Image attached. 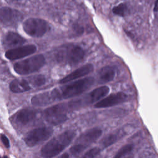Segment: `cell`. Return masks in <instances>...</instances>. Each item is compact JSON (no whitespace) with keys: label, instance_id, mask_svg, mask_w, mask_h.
<instances>
[{"label":"cell","instance_id":"obj_1","mask_svg":"<svg viewBox=\"0 0 158 158\" xmlns=\"http://www.w3.org/2000/svg\"><path fill=\"white\" fill-rule=\"evenodd\" d=\"M94 83L93 77H88L49 91L53 102L80 95L88 89Z\"/></svg>","mask_w":158,"mask_h":158},{"label":"cell","instance_id":"obj_2","mask_svg":"<svg viewBox=\"0 0 158 158\" xmlns=\"http://www.w3.org/2000/svg\"><path fill=\"white\" fill-rule=\"evenodd\" d=\"M75 136V132L73 130H67L60 133L43 146L41 156L44 158L55 157L70 144Z\"/></svg>","mask_w":158,"mask_h":158},{"label":"cell","instance_id":"obj_3","mask_svg":"<svg viewBox=\"0 0 158 158\" xmlns=\"http://www.w3.org/2000/svg\"><path fill=\"white\" fill-rule=\"evenodd\" d=\"M85 52L83 49L77 45L69 44L62 46L56 52L57 61L74 65L78 64L84 57Z\"/></svg>","mask_w":158,"mask_h":158},{"label":"cell","instance_id":"obj_4","mask_svg":"<svg viewBox=\"0 0 158 158\" xmlns=\"http://www.w3.org/2000/svg\"><path fill=\"white\" fill-rule=\"evenodd\" d=\"M45 58L42 54H38L15 63V72L20 75H26L40 70L45 64Z\"/></svg>","mask_w":158,"mask_h":158},{"label":"cell","instance_id":"obj_5","mask_svg":"<svg viewBox=\"0 0 158 158\" xmlns=\"http://www.w3.org/2000/svg\"><path fill=\"white\" fill-rule=\"evenodd\" d=\"M67 105L59 104L45 109L43 112V117L49 123L58 125L67 120Z\"/></svg>","mask_w":158,"mask_h":158},{"label":"cell","instance_id":"obj_6","mask_svg":"<svg viewBox=\"0 0 158 158\" xmlns=\"http://www.w3.org/2000/svg\"><path fill=\"white\" fill-rule=\"evenodd\" d=\"M48 28V22L38 18H30L23 23L24 31L30 36L34 38L43 36L47 32Z\"/></svg>","mask_w":158,"mask_h":158},{"label":"cell","instance_id":"obj_7","mask_svg":"<svg viewBox=\"0 0 158 158\" xmlns=\"http://www.w3.org/2000/svg\"><path fill=\"white\" fill-rule=\"evenodd\" d=\"M53 129L50 127H41L28 131L24 136V141L29 147L35 146L48 139L52 134Z\"/></svg>","mask_w":158,"mask_h":158},{"label":"cell","instance_id":"obj_8","mask_svg":"<svg viewBox=\"0 0 158 158\" xmlns=\"http://www.w3.org/2000/svg\"><path fill=\"white\" fill-rule=\"evenodd\" d=\"M109 92V88L107 86H102L98 87L92 91L85 95L82 98L70 102L69 104V107L76 108L77 107H81L98 102L106 96Z\"/></svg>","mask_w":158,"mask_h":158},{"label":"cell","instance_id":"obj_9","mask_svg":"<svg viewBox=\"0 0 158 158\" xmlns=\"http://www.w3.org/2000/svg\"><path fill=\"white\" fill-rule=\"evenodd\" d=\"M22 13L14 9L9 7L0 8V22L4 25L14 27L22 20Z\"/></svg>","mask_w":158,"mask_h":158},{"label":"cell","instance_id":"obj_10","mask_svg":"<svg viewBox=\"0 0 158 158\" xmlns=\"http://www.w3.org/2000/svg\"><path fill=\"white\" fill-rule=\"evenodd\" d=\"M36 110L25 108L19 110L15 112L11 117V122L17 127H24L33 121L36 116Z\"/></svg>","mask_w":158,"mask_h":158},{"label":"cell","instance_id":"obj_11","mask_svg":"<svg viewBox=\"0 0 158 158\" xmlns=\"http://www.w3.org/2000/svg\"><path fill=\"white\" fill-rule=\"evenodd\" d=\"M36 50V46L29 44L9 49L5 53L7 59L14 60L33 54Z\"/></svg>","mask_w":158,"mask_h":158},{"label":"cell","instance_id":"obj_12","mask_svg":"<svg viewBox=\"0 0 158 158\" xmlns=\"http://www.w3.org/2000/svg\"><path fill=\"white\" fill-rule=\"evenodd\" d=\"M127 99V96L123 92H118L111 94L97 102L94 107L96 108H106L112 107L125 102Z\"/></svg>","mask_w":158,"mask_h":158},{"label":"cell","instance_id":"obj_13","mask_svg":"<svg viewBox=\"0 0 158 158\" xmlns=\"http://www.w3.org/2000/svg\"><path fill=\"white\" fill-rule=\"evenodd\" d=\"M102 135V130L94 128L83 133L77 139V144H81L86 148L91 143L96 141Z\"/></svg>","mask_w":158,"mask_h":158},{"label":"cell","instance_id":"obj_14","mask_svg":"<svg viewBox=\"0 0 158 158\" xmlns=\"http://www.w3.org/2000/svg\"><path fill=\"white\" fill-rule=\"evenodd\" d=\"M94 69V67L91 64H88L86 65H83L82 67L77 69L73 72L70 73L64 78H63L59 83L60 84L66 83L70 81H72L76 79H78V78H80L81 77H84L85 75H87L89 73L92 72Z\"/></svg>","mask_w":158,"mask_h":158},{"label":"cell","instance_id":"obj_15","mask_svg":"<svg viewBox=\"0 0 158 158\" xmlns=\"http://www.w3.org/2000/svg\"><path fill=\"white\" fill-rule=\"evenodd\" d=\"M25 42V40L19 34L14 31H9L3 38L2 44L6 48H14L22 44Z\"/></svg>","mask_w":158,"mask_h":158},{"label":"cell","instance_id":"obj_16","mask_svg":"<svg viewBox=\"0 0 158 158\" xmlns=\"http://www.w3.org/2000/svg\"><path fill=\"white\" fill-rule=\"evenodd\" d=\"M10 91L15 93H20L28 91L31 89L28 81L25 79H15L9 84Z\"/></svg>","mask_w":158,"mask_h":158},{"label":"cell","instance_id":"obj_17","mask_svg":"<svg viewBox=\"0 0 158 158\" xmlns=\"http://www.w3.org/2000/svg\"><path fill=\"white\" fill-rule=\"evenodd\" d=\"M116 68L114 66H105L99 72V81L102 83L110 82L115 75Z\"/></svg>","mask_w":158,"mask_h":158},{"label":"cell","instance_id":"obj_18","mask_svg":"<svg viewBox=\"0 0 158 158\" xmlns=\"http://www.w3.org/2000/svg\"><path fill=\"white\" fill-rule=\"evenodd\" d=\"M128 8L125 3H120L112 8V12L115 15L125 17L128 13Z\"/></svg>","mask_w":158,"mask_h":158},{"label":"cell","instance_id":"obj_19","mask_svg":"<svg viewBox=\"0 0 158 158\" xmlns=\"http://www.w3.org/2000/svg\"><path fill=\"white\" fill-rule=\"evenodd\" d=\"M118 139L117 134H110L105 136L101 141V144L103 148H107L115 143Z\"/></svg>","mask_w":158,"mask_h":158},{"label":"cell","instance_id":"obj_20","mask_svg":"<svg viewBox=\"0 0 158 158\" xmlns=\"http://www.w3.org/2000/svg\"><path fill=\"white\" fill-rule=\"evenodd\" d=\"M46 78L44 76L41 75H35L32 77L29 78V81L30 83L35 87L38 86H41L43 85L46 83Z\"/></svg>","mask_w":158,"mask_h":158},{"label":"cell","instance_id":"obj_21","mask_svg":"<svg viewBox=\"0 0 158 158\" xmlns=\"http://www.w3.org/2000/svg\"><path fill=\"white\" fill-rule=\"evenodd\" d=\"M132 149V145L131 144H127L123 146L118 152L115 155L113 158H122L125 157L128 152H130Z\"/></svg>","mask_w":158,"mask_h":158},{"label":"cell","instance_id":"obj_22","mask_svg":"<svg viewBox=\"0 0 158 158\" xmlns=\"http://www.w3.org/2000/svg\"><path fill=\"white\" fill-rule=\"evenodd\" d=\"M101 150L99 148H93L85 153L81 158H95L99 154Z\"/></svg>","mask_w":158,"mask_h":158},{"label":"cell","instance_id":"obj_23","mask_svg":"<svg viewBox=\"0 0 158 158\" xmlns=\"http://www.w3.org/2000/svg\"><path fill=\"white\" fill-rule=\"evenodd\" d=\"M86 149L85 147L79 144H75L73 146L71 147L70 149V151L71 154L74 156H78L81 152H82L85 149Z\"/></svg>","mask_w":158,"mask_h":158},{"label":"cell","instance_id":"obj_24","mask_svg":"<svg viewBox=\"0 0 158 158\" xmlns=\"http://www.w3.org/2000/svg\"><path fill=\"white\" fill-rule=\"evenodd\" d=\"M1 141H2V143L5 146V147L7 148H9L10 147V143H9V141L7 137L4 135H1Z\"/></svg>","mask_w":158,"mask_h":158},{"label":"cell","instance_id":"obj_25","mask_svg":"<svg viewBox=\"0 0 158 158\" xmlns=\"http://www.w3.org/2000/svg\"><path fill=\"white\" fill-rule=\"evenodd\" d=\"M154 12H158V0H156L154 7Z\"/></svg>","mask_w":158,"mask_h":158},{"label":"cell","instance_id":"obj_26","mask_svg":"<svg viewBox=\"0 0 158 158\" xmlns=\"http://www.w3.org/2000/svg\"><path fill=\"white\" fill-rule=\"evenodd\" d=\"M57 158H69V155L68 153L65 152V153H64L63 154H62L61 156H60L59 157H58Z\"/></svg>","mask_w":158,"mask_h":158},{"label":"cell","instance_id":"obj_27","mask_svg":"<svg viewBox=\"0 0 158 158\" xmlns=\"http://www.w3.org/2000/svg\"><path fill=\"white\" fill-rule=\"evenodd\" d=\"M3 158H8V157H7V156H4V157H3Z\"/></svg>","mask_w":158,"mask_h":158},{"label":"cell","instance_id":"obj_28","mask_svg":"<svg viewBox=\"0 0 158 158\" xmlns=\"http://www.w3.org/2000/svg\"><path fill=\"white\" fill-rule=\"evenodd\" d=\"M14 1H20V0H14Z\"/></svg>","mask_w":158,"mask_h":158},{"label":"cell","instance_id":"obj_29","mask_svg":"<svg viewBox=\"0 0 158 158\" xmlns=\"http://www.w3.org/2000/svg\"><path fill=\"white\" fill-rule=\"evenodd\" d=\"M0 158H1V156H0Z\"/></svg>","mask_w":158,"mask_h":158}]
</instances>
